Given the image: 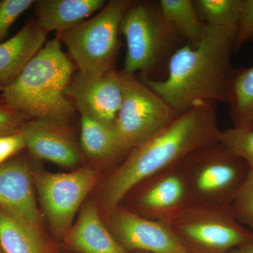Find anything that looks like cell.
<instances>
[{"instance_id":"cell-22","label":"cell","mask_w":253,"mask_h":253,"mask_svg":"<svg viewBox=\"0 0 253 253\" xmlns=\"http://www.w3.org/2000/svg\"><path fill=\"white\" fill-rule=\"evenodd\" d=\"M194 3L205 24L236 33L241 0H194Z\"/></svg>"},{"instance_id":"cell-27","label":"cell","mask_w":253,"mask_h":253,"mask_svg":"<svg viewBox=\"0 0 253 253\" xmlns=\"http://www.w3.org/2000/svg\"><path fill=\"white\" fill-rule=\"evenodd\" d=\"M30 118L9 106L0 94V136L18 132Z\"/></svg>"},{"instance_id":"cell-23","label":"cell","mask_w":253,"mask_h":253,"mask_svg":"<svg viewBox=\"0 0 253 253\" xmlns=\"http://www.w3.org/2000/svg\"><path fill=\"white\" fill-rule=\"evenodd\" d=\"M219 142L241 158L253 170V129L231 127L221 130Z\"/></svg>"},{"instance_id":"cell-32","label":"cell","mask_w":253,"mask_h":253,"mask_svg":"<svg viewBox=\"0 0 253 253\" xmlns=\"http://www.w3.org/2000/svg\"><path fill=\"white\" fill-rule=\"evenodd\" d=\"M1 246H0V253H1Z\"/></svg>"},{"instance_id":"cell-21","label":"cell","mask_w":253,"mask_h":253,"mask_svg":"<svg viewBox=\"0 0 253 253\" xmlns=\"http://www.w3.org/2000/svg\"><path fill=\"white\" fill-rule=\"evenodd\" d=\"M0 246L5 253H46L38 229L0 212Z\"/></svg>"},{"instance_id":"cell-19","label":"cell","mask_w":253,"mask_h":253,"mask_svg":"<svg viewBox=\"0 0 253 253\" xmlns=\"http://www.w3.org/2000/svg\"><path fill=\"white\" fill-rule=\"evenodd\" d=\"M166 19L177 31L185 44L196 47L204 38L206 24L198 14L194 0H160Z\"/></svg>"},{"instance_id":"cell-5","label":"cell","mask_w":253,"mask_h":253,"mask_svg":"<svg viewBox=\"0 0 253 253\" xmlns=\"http://www.w3.org/2000/svg\"><path fill=\"white\" fill-rule=\"evenodd\" d=\"M180 164L193 204L211 206H231L250 171L219 141L196 150Z\"/></svg>"},{"instance_id":"cell-16","label":"cell","mask_w":253,"mask_h":253,"mask_svg":"<svg viewBox=\"0 0 253 253\" xmlns=\"http://www.w3.org/2000/svg\"><path fill=\"white\" fill-rule=\"evenodd\" d=\"M106 4L105 0H38L33 4L35 19L47 34H59L84 22Z\"/></svg>"},{"instance_id":"cell-9","label":"cell","mask_w":253,"mask_h":253,"mask_svg":"<svg viewBox=\"0 0 253 253\" xmlns=\"http://www.w3.org/2000/svg\"><path fill=\"white\" fill-rule=\"evenodd\" d=\"M42 206L58 234L71 226L78 208L97 180V173L83 168L69 173H31Z\"/></svg>"},{"instance_id":"cell-26","label":"cell","mask_w":253,"mask_h":253,"mask_svg":"<svg viewBox=\"0 0 253 253\" xmlns=\"http://www.w3.org/2000/svg\"><path fill=\"white\" fill-rule=\"evenodd\" d=\"M253 41V0H241L239 21L234 38V51Z\"/></svg>"},{"instance_id":"cell-18","label":"cell","mask_w":253,"mask_h":253,"mask_svg":"<svg viewBox=\"0 0 253 253\" xmlns=\"http://www.w3.org/2000/svg\"><path fill=\"white\" fill-rule=\"evenodd\" d=\"M81 147L84 154L96 160L113 159L127 154L121 148L114 126L81 115Z\"/></svg>"},{"instance_id":"cell-17","label":"cell","mask_w":253,"mask_h":253,"mask_svg":"<svg viewBox=\"0 0 253 253\" xmlns=\"http://www.w3.org/2000/svg\"><path fill=\"white\" fill-rule=\"evenodd\" d=\"M68 244L82 253H129L116 241L101 220L97 209L89 204L68 233Z\"/></svg>"},{"instance_id":"cell-10","label":"cell","mask_w":253,"mask_h":253,"mask_svg":"<svg viewBox=\"0 0 253 253\" xmlns=\"http://www.w3.org/2000/svg\"><path fill=\"white\" fill-rule=\"evenodd\" d=\"M126 195H131V201L126 209L166 224L193 204L180 163L148 176Z\"/></svg>"},{"instance_id":"cell-12","label":"cell","mask_w":253,"mask_h":253,"mask_svg":"<svg viewBox=\"0 0 253 253\" xmlns=\"http://www.w3.org/2000/svg\"><path fill=\"white\" fill-rule=\"evenodd\" d=\"M111 232L126 251L189 253L169 226L141 217L121 206L109 212Z\"/></svg>"},{"instance_id":"cell-28","label":"cell","mask_w":253,"mask_h":253,"mask_svg":"<svg viewBox=\"0 0 253 253\" xmlns=\"http://www.w3.org/2000/svg\"><path fill=\"white\" fill-rule=\"evenodd\" d=\"M26 148L24 139L21 133L16 132L0 136V165L9 158Z\"/></svg>"},{"instance_id":"cell-4","label":"cell","mask_w":253,"mask_h":253,"mask_svg":"<svg viewBox=\"0 0 253 253\" xmlns=\"http://www.w3.org/2000/svg\"><path fill=\"white\" fill-rule=\"evenodd\" d=\"M120 32L126 44L122 72L128 76L139 73L155 80L164 72L166 77L169 60L185 44L163 14L158 1H133Z\"/></svg>"},{"instance_id":"cell-31","label":"cell","mask_w":253,"mask_h":253,"mask_svg":"<svg viewBox=\"0 0 253 253\" xmlns=\"http://www.w3.org/2000/svg\"><path fill=\"white\" fill-rule=\"evenodd\" d=\"M3 89L2 86H1V85H0V91H1V89Z\"/></svg>"},{"instance_id":"cell-2","label":"cell","mask_w":253,"mask_h":253,"mask_svg":"<svg viewBox=\"0 0 253 253\" xmlns=\"http://www.w3.org/2000/svg\"><path fill=\"white\" fill-rule=\"evenodd\" d=\"M235 33L206 24L199 45L184 44L172 55L166 77L139 80L177 115L201 103H228L234 68L231 58Z\"/></svg>"},{"instance_id":"cell-15","label":"cell","mask_w":253,"mask_h":253,"mask_svg":"<svg viewBox=\"0 0 253 253\" xmlns=\"http://www.w3.org/2000/svg\"><path fill=\"white\" fill-rule=\"evenodd\" d=\"M47 33L28 20L19 31L0 44V85H9L45 44Z\"/></svg>"},{"instance_id":"cell-25","label":"cell","mask_w":253,"mask_h":253,"mask_svg":"<svg viewBox=\"0 0 253 253\" xmlns=\"http://www.w3.org/2000/svg\"><path fill=\"white\" fill-rule=\"evenodd\" d=\"M34 3V0L0 1V44L4 42L15 21Z\"/></svg>"},{"instance_id":"cell-13","label":"cell","mask_w":253,"mask_h":253,"mask_svg":"<svg viewBox=\"0 0 253 253\" xmlns=\"http://www.w3.org/2000/svg\"><path fill=\"white\" fill-rule=\"evenodd\" d=\"M18 131L35 158L65 168L73 167L81 161V152L68 126L45 120L30 119Z\"/></svg>"},{"instance_id":"cell-3","label":"cell","mask_w":253,"mask_h":253,"mask_svg":"<svg viewBox=\"0 0 253 253\" xmlns=\"http://www.w3.org/2000/svg\"><path fill=\"white\" fill-rule=\"evenodd\" d=\"M76 66L61 49L57 36L46 42L22 72L1 94L9 106L30 119L67 126L76 109L66 89Z\"/></svg>"},{"instance_id":"cell-30","label":"cell","mask_w":253,"mask_h":253,"mask_svg":"<svg viewBox=\"0 0 253 253\" xmlns=\"http://www.w3.org/2000/svg\"><path fill=\"white\" fill-rule=\"evenodd\" d=\"M249 129H253V123L252 126H250Z\"/></svg>"},{"instance_id":"cell-29","label":"cell","mask_w":253,"mask_h":253,"mask_svg":"<svg viewBox=\"0 0 253 253\" xmlns=\"http://www.w3.org/2000/svg\"><path fill=\"white\" fill-rule=\"evenodd\" d=\"M251 234L249 239L236 248L233 250L230 253H253V229H251Z\"/></svg>"},{"instance_id":"cell-11","label":"cell","mask_w":253,"mask_h":253,"mask_svg":"<svg viewBox=\"0 0 253 253\" xmlns=\"http://www.w3.org/2000/svg\"><path fill=\"white\" fill-rule=\"evenodd\" d=\"M66 94L81 115L114 126L123 101L121 73L112 70L96 75L78 71Z\"/></svg>"},{"instance_id":"cell-8","label":"cell","mask_w":253,"mask_h":253,"mask_svg":"<svg viewBox=\"0 0 253 253\" xmlns=\"http://www.w3.org/2000/svg\"><path fill=\"white\" fill-rule=\"evenodd\" d=\"M121 73L123 101L114 129L121 148L128 154L179 115L135 76Z\"/></svg>"},{"instance_id":"cell-20","label":"cell","mask_w":253,"mask_h":253,"mask_svg":"<svg viewBox=\"0 0 253 253\" xmlns=\"http://www.w3.org/2000/svg\"><path fill=\"white\" fill-rule=\"evenodd\" d=\"M227 104L233 127L249 128L252 126L253 66L234 70Z\"/></svg>"},{"instance_id":"cell-6","label":"cell","mask_w":253,"mask_h":253,"mask_svg":"<svg viewBox=\"0 0 253 253\" xmlns=\"http://www.w3.org/2000/svg\"><path fill=\"white\" fill-rule=\"evenodd\" d=\"M132 0H110L94 17L56 36L78 71L103 74L114 70L121 22Z\"/></svg>"},{"instance_id":"cell-14","label":"cell","mask_w":253,"mask_h":253,"mask_svg":"<svg viewBox=\"0 0 253 253\" xmlns=\"http://www.w3.org/2000/svg\"><path fill=\"white\" fill-rule=\"evenodd\" d=\"M30 172L20 160L0 165V212L38 229L39 213Z\"/></svg>"},{"instance_id":"cell-1","label":"cell","mask_w":253,"mask_h":253,"mask_svg":"<svg viewBox=\"0 0 253 253\" xmlns=\"http://www.w3.org/2000/svg\"><path fill=\"white\" fill-rule=\"evenodd\" d=\"M217 103H201L176 116L129 151L110 176L104 190L109 212L148 176L179 164L191 153L219 141Z\"/></svg>"},{"instance_id":"cell-24","label":"cell","mask_w":253,"mask_h":253,"mask_svg":"<svg viewBox=\"0 0 253 253\" xmlns=\"http://www.w3.org/2000/svg\"><path fill=\"white\" fill-rule=\"evenodd\" d=\"M231 209L238 221L249 229H253V170L249 174L240 188Z\"/></svg>"},{"instance_id":"cell-7","label":"cell","mask_w":253,"mask_h":253,"mask_svg":"<svg viewBox=\"0 0 253 253\" xmlns=\"http://www.w3.org/2000/svg\"><path fill=\"white\" fill-rule=\"evenodd\" d=\"M168 224L189 253H230L251 234L230 206L192 204Z\"/></svg>"}]
</instances>
